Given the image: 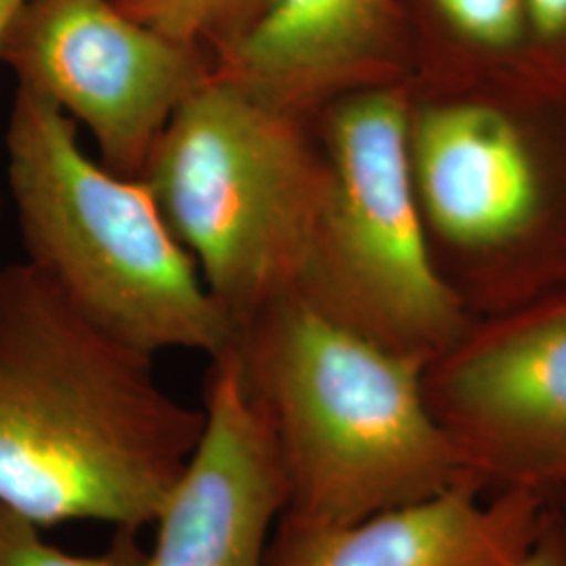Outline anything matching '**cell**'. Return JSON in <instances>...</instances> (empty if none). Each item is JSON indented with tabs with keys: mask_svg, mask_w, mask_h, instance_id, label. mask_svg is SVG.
I'll return each instance as SVG.
<instances>
[{
	"mask_svg": "<svg viewBox=\"0 0 566 566\" xmlns=\"http://www.w3.org/2000/svg\"><path fill=\"white\" fill-rule=\"evenodd\" d=\"M203 409L154 357L105 334L28 261L0 266V504L39 526L156 523Z\"/></svg>",
	"mask_w": 566,
	"mask_h": 566,
	"instance_id": "1",
	"label": "cell"
},
{
	"mask_svg": "<svg viewBox=\"0 0 566 566\" xmlns=\"http://www.w3.org/2000/svg\"><path fill=\"white\" fill-rule=\"evenodd\" d=\"M248 399L277 447L282 516L315 526L359 523L479 481L426 399V361L334 324L294 292L235 332Z\"/></svg>",
	"mask_w": 566,
	"mask_h": 566,
	"instance_id": "2",
	"label": "cell"
},
{
	"mask_svg": "<svg viewBox=\"0 0 566 566\" xmlns=\"http://www.w3.org/2000/svg\"><path fill=\"white\" fill-rule=\"evenodd\" d=\"M7 175L25 261L105 334L156 357L235 343V325L164 221L143 179L82 151L76 124L18 86L7 124Z\"/></svg>",
	"mask_w": 566,
	"mask_h": 566,
	"instance_id": "3",
	"label": "cell"
},
{
	"mask_svg": "<svg viewBox=\"0 0 566 566\" xmlns=\"http://www.w3.org/2000/svg\"><path fill=\"white\" fill-rule=\"evenodd\" d=\"M139 179L235 332L292 292L324 191L313 120L210 78L177 107Z\"/></svg>",
	"mask_w": 566,
	"mask_h": 566,
	"instance_id": "4",
	"label": "cell"
},
{
	"mask_svg": "<svg viewBox=\"0 0 566 566\" xmlns=\"http://www.w3.org/2000/svg\"><path fill=\"white\" fill-rule=\"evenodd\" d=\"M409 118L403 84L353 91L313 118L324 191L292 292L334 324L430 364L468 319L428 250Z\"/></svg>",
	"mask_w": 566,
	"mask_h": 566,
	"instance_id": "5",
	"label": "cell"
},
{
	"mask_svg": "<svg viewBox=\"0 0 566 566\" xmlns=\"http://www.w3.org/2000/svg\"><path fill=\"white\" fill-rule=\"evenodd\" d=\"M18 86L91 130L99 163L139 179L177 107L212 78L203 46L170 41L114 0H28L0 41Z\"/></svg>",
	"mask_w": 566,
	"mask_h": 566,
	"instance_id": "6",
	"label": "cell"
},
{
	"mask_svg": "<svg viewBox=\"0 0 566 566\" xmlns=\"http://www.w3.org/2000/svg\"><path fill=\"white\" fill-rule=\"evenodd\" d=\"M424 388L486 495L566 493V304L465 332L426 365Z\"/></svg>",
	"mask_w": 566,
	"mask_h": 566,
	"instance_id": "7",
	"label": "cell"
},
{
	"mask_svg": "<svg viewBox=\"0 0 566 566\" xmlns=\"http://www.w3.org/2000/svg\"><path fill=\"white\" fill-rule=\"evenodd\" d=\"M409 49L401 0H250L208 53L212 78L313 120L353 91L401 84Z\"/></svg>",
	"mask_w": 566,
	"mask_h": 566,
	"instance_id": "8",
	"label": "cell"
},
{
	"mask_svg": "<svg viewBox=\"0 0 566 566\" xmlns=\"http://www.w3.org/2000/svg\"><path fill=\"white\" fill-rule=\"evenodd\" d=\"M200 446L156 518L143 566H264L287 504L277 447L248 399L233 348L210 359Z\"/></svg>",
	"mask_w": 566,
	"mask_h": 566,
	"instance_id": "9",
	"label": "cell"
},
{
	"mask_svg": "<svg viewBox=\"0 0 566 566\" xmlns=\"http://www.w3.org/2000/svg\"><path fill=\"white\" fill-rule=\"evenodd\" d=\"M556 497L460 486L359 523L315 526L280 516L264 566H518Z\"/></svg>",
	"mask_w": 566,
	"mask_h": 566,
	"instance_id": "10",
	"label": "cell"
},
{
	"mask_svg": "<svg viewBox=\"0 0 566 566\" xmlns=\"http://www.w3.org/2000/svg\"><path fill=\"white\" fill-rule=\"evenodd\" d=\"M409 163L426 221L458 245L510 242L542 208L535 156L497 107L432 103L411 109Z\"/></svg>",
	"mask_w": 566,
	"mask_h": 566,
	"instance_id": "11",
	"label": "cell"
},
{
	"mask_svg": "<svg viewBox=\"0 0 566 566\" xmlns=\"http://www.w3.org/2000/svg\"><path fill=\"white\" fill-rule=\"evenodd\" d=\"M409 2V0H401ZM405 20L420 18L443 42L483 57H506L528 46L525 0H411Z\"/></svg>",
	"mask_w": 566,
	"mask_h": 566,
	"instance_id": "12",
	"label": "cell"
},
{
	"mask_svg": "<svg viewBox=\"0 0 566 566\" xmlns=\"http://www.w3.org/2000/svg\"><path fill=\"white\" fill-rule=\"evenodd\" d=\"M42 526L0 504V566H143V549L133 528H116L109 546L93 556H74L49 544Z\"/></svg>",
	"mask_w": 566,
	"mask_h": 566,
	"instance_id": "13",
	"label": "cell"
},
{
	"mask_svg": "<svg viewBox=\"0 0 566 566\" xmlns=\"http://www.w3.org/2000/svg\"><path fill=\"white\" fill-rule=\"evenodd\" d=\"M114 4L170 41L208 51L242 18L250 0H114Z\"/></svg>",
	"mask_w": 566,
	"mask_h": 566,
	"instance_id": "14",
	"label": "cell"
},
{
	"mask_svg": "<svg viewBox=\"0 0 566 566\" xmlns=\"http://www.w3.org/2000/svg\"><path fill=\"white\" fill-rule=\"evenodd\" d=\"M525 13L528 46L566 51V0H525Z\"/></svg>",
	"mask_w": 566,
	"mask_h": 566,
	"instance_id": "15",
	"label": "cell"
},
{
	"mask_svg": "<svg viewBox=\"0 0 566 566\" xmlns=\"http://www.w3.org/2000/svg\"><path fill=\"white\" fill-rule=\"evenodd\" d=\"M518 566H566V521L558 497L549 507L535 544Z\"/></svg>",
	"mask_w": 566,
	"mask_h": 566,
	"instance_id": "16",
	"label": "cell"
},
{
	"mask_svg": "<svg viewBox=\"0 0 566 566\" xmlns=\"http://www.w3.org/2000/svg\"><path fill=\"white\" fill-rule=\"evenodd\" d=\"M25 2L28 0H0V41H2L4 32H7L9 23L18 15V11H20ZM0 210H2V198H0Z\"/></svg>",
	"mask_w": 566,
	"mask_h": 566,
	"instance_id": "17",
	"label": "cell"
},
{
	"mask_svg": "<svg viewBox=\"0 0 566 566\" xmlns=\"http://www.w3.org/2000/svg\"><path fill=\"white\" fill-rule=\"evenodd\" d=\"M558 504H560V510H563V516H565L566 521V493H563V495L558 497Z\"/></svg>",
	"mask_w": 566,
	"mask_h": 566,
	"instance_id": "18",
	"label": "cell"
}]
</instances>
